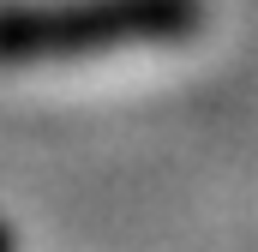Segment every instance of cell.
Wrapping results in <instances>:
<instances>
[{
	"label": "cell",
	"mask_w": 258,
	"mask_h": 252,
	"mask_svg": "<svg viewBox=\"0 0 258 252\" xmlns=\"http://www.w3.org/2000/svg\"><path fill=\"white\" fill-rule=\"evenodd\" d=\"M0 252H12V234H6V228H0Z\"/></svg>",
	"instance_id": "obj_2"
},
{
	"label": "cell",
	"mask_w": 258,
	"mask_h": 252,
	"mask_svg": "<svg viewBox=\"0 0 258 252\" xmlns=\"http://www.w3.org/2000/svg\"><path fill=\"white\" fill-rule=\"evenodd\" d=\"M198 30V0H24L0 6V60H78L108 48H156Z\"/></svg>",
	"instance_id": "obj_1"
}]
</instances>
